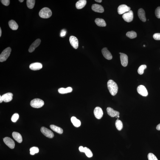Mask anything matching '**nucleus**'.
I'll list each match as a JSON object with an SVG mask.
<instances>
[{"label": "nucleus", "mask_w": 160, "mask_h": 160, "mask_svg": "<svg viewBox=\"0 0 160 160\" xmlns=\"http://www.w3.org/2000/svg\"><path fill=\"white\" fill-rule=\"evenodd\" d=\"M84 153H85L87 156L88 158H91L93 156L92 152L90 149L86 147H84Z\"/></svg>", "instance_id": "nucleus-28"}, {"label": "nucleus", "mask_w": 160, "mask_h": 160, "mask_svg": "<svg viewBox=\"0 0 160 160\" xmlns=\"http://www.w3.org/2000/svg\"><path fill=\"white\" fill-rule=\"evenodd\" d=\"M95 1L96 2L100 3L102 2V0H95Z\"/></svg>", "instance_id": "nucleus-42"}, {"label": "nucleus", "mask_w": 160, "mask_h": 160, "mask_svg": "<svg viewBox=\"0 0 160 160\" xmlns=\"http://www.w3.org/2000/svg\"><path fill=\"white\" fill-rule=\"evenodd\" d=\"M155 14L157 18H160V7L157 8L155 10Z\"/></svg>", "instance_id": "nucleus-35"}, {"label": "nucleus", "mask_w": 160, "mask_h": 160, "mask_svg": "<svg viewBox=\"0 0 160 160\" xmlns=\"http://www.w3.org/2000/svg\"><path fill=\"white\" fill-rule=\"evenodd\" d=\"M79 150L80 152H83L84 151V147L83 146H80L79 147Z\"/></svg>", "instance_id": "nucleus-39"}, {"label": "nucleus", "mask_w": 160, "mask_h": 160, "mask_svg": "<svg viewBox=\"0 0 160 160\" xmlns=\"http://www.w3.org/2000/svg\"><path fill=\"white\" fill-rule=\"evenodd\" d=\"M147 67L146 65H142L139 67L138 69V72L140 75H142L144 73V70Z\"/></svg>", "instance_id": "nucleus-31"}, {"label": "nucleus", "mask_w": 160, "mask_h": 160, "mask_svg": "<svg viewBox=\"0 0 160 160\" xmlns=\"http://www.w3.org/2000/svg\"><path fill=\"white\" fill-rule=\"evenodd\" d=\"M137 91L139 94L143 96H147L148 95V92L145 87L143 85H140L137 88Z\"/></svg>", "instance_id": "nucleus-9"}, {"label": "nucleus", "mask_w": 160, "mask_h": 160, "mask_svg": "<svg viewBox=\"0 0 160 160\" xmlns=\"http://www.w3.org/2000/svg\"><path fill=\"white\" fill-rule=\"evenodd\" d=\"M127 36L130 39H132L136 38L137 37V34L134 31L128 32L127 33Z\"/></svg>", "instance_id": "nucleus-30"}, {"label": "nucleus", "mask_w": 160, "mask_h": 160, "mask_svg": "<svg viewBox=\"0 0 160 160\" xmlns=\"http://www.w3.org/2000/svg\"><path fill=\"white\" fill-rule=\"evenodd\" d=\"M144 47H145V45H144Z\"/></svg>", "instance_id": "nucleus-46"}, {"label": "nucleus", "mask_w": 160, "mask_h": 160, "mask_svg": "<svg viewBox=\"0 0 160 160\" xmlns=\"http://www.w3.org/2000/svg\"><path fill=\"white\" fill-rule=\"evenodd\" d=\"M130 7L125 4H122L119 5L117 11L119 14H122L130 11Z\"/></svg>", "instance_id": "nucleus-7"}, {"label": "nucleus", "mask_w": 160, "mask_h": 160, "mask_svg": "<svg viewBox=\"0 0 160 160\" xmlns=\"http://www.w3.org/2000/svg\"><path fill=\"white\" fill-rule=\"evenodd\" d=\"M120 54V59L121 63L124 67H126L128 64V57L126 54L122 53H119Z\"/></svg>", "instance_id": "nucleus-10"}, {"label": "nucleus", "mask_w": 160, "mask_h": 160, "mask_svg": "<svg viewBox=\"0 0 160 160\" xmlns=\"http://www.w3.org/2000/svg\"><path fill=\"white\" fill-rule=\"evenodd\" d=\"M14 139L19 143H21L22 141V138L21 135L19 133L17 132H14L12 133Z\"/></svg>", "instance_id": "nucleus-20"}, {"label": "nucleus", "mask_w": 160, "mask_h": 160, "mask_svg": "<svg viewBox=\"0 0 160 160\" xmlns=\"http://www.w3.org/2000/svg\"><path fill=\"white\" fill-rule=\"evenodd\" d=\"M41 131L43 134L47 137L52 138L54 137V135L53 133L51 130L46 127H42L41 129Z\"/></svg>", "instance_id": "nucleus-6"}, {"label": "nucleus", "mask_w": 160, "mask_h": 160, "mask_svg": "<svg viewBox=\"0 0 160 160\" xmlns=\"http://www.w3.org/2000/svg\"><path fill=\"white\" fill-rule=\"evenodd\" d=\"M30 105L33 107L39 108L42 107L44 105V102L41 99H35L30 102Z\"/></svg>", "instance_id": "nucleus-4"}, {"label": "nucleus", "mask_w": 160, "mask_h": 160, "mask_svg": "<svg viewBox=\"0 0 160 160\" xmlns=\"http://www.w3.org/2000/svg\"><path fill=\"white\" fill-rule=\"evenodd\" d=\"M1 28H0V37H1Z\"/></svg>", "instance_id": "nucleus-43"}, {"label": "nucleus", "mask_w": 160, "mask_h": 160, "mask_svg": "<svg viewBox=\"0 0 160 160\" xmlns=\"http://www.w3.org/2000/svg\"><path fill=\"white\" fill-rule=\"evenodd\" d=\"M149 160H158L156 156L152 153H149L148 155Z\"/></svg>", "instance_id": "nucleus-34"}, {"label": "nucleus", "mask_w": 160, "mask_h": 160, "mask_svg": "<svg viewBox=\"0 0 160 160\" xmlns=\"http://www.w3.org/2000/svg\"><path fill=\"white\" fill-rule=\"evenodd\" d=\"M3 101V100L2 99V97H1V96H0V103H1Z\"/></svg>", "instance_id": "nucleus-41"}, {"label": "nucleus", "mask_w": 160, "mask_h": 160, "mask_svg": "<svg viewBox=\"0 0 160 160\" xmlns=\"http://www.w3.org/2000/svg\"><path fill=\"white\" fill-rule=\"evenodd\" d=\"M153 38L156 40H160V33H157L154 34Z\"/></svg>", "instance_id": "nucleus-37"}, {"label": "nucleus", "mask_w": 160, "mask_h": 160, "mask_svg": "<svg viewBox=\"0 0 160 160\" xmlns=\"http://www.w3.org/2000/svg\"><path fill=\"white\" fill-rule=\"evenodd\" d=\"M41 40L40 39H38L34 42L31 45L29 49V52L32 53L35 51L36 48L38 47L39 46L41 43Z\"/></svg>", "instance_id": "nucleus-13"}, {"label": "nucleus", "mask_w": 160, "mask_h": 160, "mask_svg": "<svg viewBox=\"0 0 160 160\" xmlns=\"http://www.w3.org/2000/svg\"><path fill=\"white\" fill-rule=\"evenodd\" d=\"M66 31L63 29L61 31V33L60 34V36L62 37H63L65 36L66 35Z\"/></svg>", "instance_id": "nucleus-38"}, {"label": "nucleus", "mask_w": 160, "mask_h": 160, "mask_svg": "<svg viewBox=\"0 0 160 160\" xmlns=\"http://www.w3.org/2000/svg\"><path fill=\"white\" fill-rule=\"evenodd\" d=\"M50 127L51 129L59 134H61L63 133V130L61 128L54 125H51Z\"/></svg>", "instance_id": "nucleus-26"}, {"label": "nucleus", "mask_w": 160, "mask_h": 160, "mask_svg": "<svg viewBox=\"0 0 160 160\" xmlns=\"http://www.w3.org/2000/svg\"><path fill=\"white\" fill-rule=\"evenodd\" d=\"M72 88L71 87H68L66 88H60L58 89V92L60 94H64L71 93L72 91Z\"/></svg>", "instance_id": "nucleus-22"}, {"label": "nucleus", "mask_w": 160, "mask_h": 160, "mask_svg": "<svg viewBox=\"0 0 160 160\" xmlns=\"http://www.w3.org/2000/svg\"><path fill=\"white\" fill-rule=\"evenodd\" d=\"M35 0H27L26 1L27 6L29 8L32 9L35 5Z\"/></svg>", "instance_id": "nucleus-29"}, {"label": "nucleus", "mask_w": 160, "mask_h": 160, "mask_svg": "<svg viewBox=\"0 0 160 160\" xmlns=\"http://www.w3.org/2000/svg\"><path fill=\"white\" fill-rule=\"evenodd\" d=\"M117 117L118 118H119V115H118V116H117Z\"/></svg>", "instance_id": "nucleus-45"}, {"label": "nucleus", "mask_w": 160, "mask_h": 160, "mask_svg": "<svg viewBox=\"0 0 160 160\" xmlns=\"http://www.w3.org/2000/svg\"><path fill=\"white\" fill-rule=\"evenodd\" d=\"M138 15L141 21L143 22H145L146 21L145 12L143 9L140 8L139 9L138 11Z\"/></svg>", "instance_id": "nucleus-19"}, {"label": "nucleus", "mask_w": 160, "mask_h": 160, "mask_svg": "<svg viewBox=\"0 0 160 160\" xmlns=\"http://www.w3.org/2000/svg\"><path fill=\"white\" fill-rule=\"evenodd\" d=\"M11 49L10 47H8L3 51L0 55V61L3 62L6 61L10 55Z\"/></svg>", "instance_id": "nucleus-3"}, {"label": "nucleus", "mask_w": 160, "mask_h": 160, "mask_svg": "<svg viewBox=\"0 0 160 160\" xmlns=\"http://www.w3.org/2000/svg\"><path fill=\"white\" fill-rule=\"evenodd\" d=\"M3 141L4 143L10 149H13L14 148V141L10 138L8 137H5L4 138Z\"/></svg>", "instance_id": "nucleus-8"}, {"label": "nucleus", "mask_w": 160, "mask_h": 160, "mask_svg": "<svg viewBox=\"0 0 160 160\" xmlns=\"http://www.w3.org/2000/svg\"><path fill=\"white\" fill-rule=\"evenodd\" d=\"M95 22L97 26L100 27H105L107 25L105 20L102 18H96L95 20Z\"/></svg>", "instance_id": "nucleus-24"}, {"label": "nucleus", "mask_w": 160, "mask_h": 160, "mask_svg": "<svg viewBox=\"0 0 160 160\" xmlns=\"http://www.w3.org/2000/svg\"><path fill=\"white\" fill-rule=\"evenodd\" d=\"M13 95L11 93H8L5 94L1 96L3 101L5 102H9L11 101L13 99Z\"/></svg>", "instance_id": "nucleus-17"}, {"label": "nucleus", "mask_w": 160, "mask_h": 160, "mask_svg": "<svg viewBox=\"0 0 160 160\" xmlns=\"http://www.w3.org/2000/svg\"><path fill=\"white\" fill-rule=\"evenodd\" d=\"M42 67L43 65L42 63L38 62L33 63L29 66L30 69L34 71L39 70Z\"/></svg>", "instance_id": "nucleus-16"}, {"label": "nucleus", "mask_w": 160, "mask_h": 160, "mask_svg": "<svg viewBox=\"0 0 160 160\" xmlns=\"http://www.w3.org/2000/svg\"><path fill=\"white\" fill-rule=\"evenodd\" d=\"M102 53L103 55L105 58L108 60L111 59L112 56L111 54L107 48H104L102 50Z\"/></svg>", "instance_id": "nucleus-14"}, {"label": "nucleus", "mask_w": 160, "mask_h": 160, "mask_svg": "<svg viewBox=\"0 0 160 160\" xmlns=\"http://www.w3.org/2000/svg\"><path fill=\"white\" fill-rule=\"evenodd\" d=\"M30 154L32 155H34L36 153H39V149L38 147H33L30 149Z\"/></svg>", "instance_id": "nucleus-32"}, {"label": "nucleus", "mask_w": 160, "mask_h": 160, "mask_svg": "<svg viewBox=\"0 0 160 160\" xmlns=\"http://www.w3.org/2000/svg\"><path fill=\"white\" fill-rule=\"evenodd\" d=\"M86 3L87 1L86 0H80L76 3V7L78 9L83 8L86 5Z\"/></svg>", "instance_id": "nucleus-21"}, {"label": "nucleus", "mask_w": 160, "mask_h": 160, "mask_svg": "<svg viewBox=\"0 0 160 160\" xmlns=\"http://www.w3.org/2000/svg\"><path fill=\"white\" fill-rule=\"evenodd\" d=\"M92 9L94 11L97 13H103L104 11V7L99 4H93L92 6Z\"/></svg>", "instance_id": "nucleus-15"}, {"label": "nucleus", "mask_w": 160, "mask_h": 160, "mask_svg": "<svg viewBox=\"0 0 160 160\" xmlns=\"http://www.w3.org/2000/svg\"><path fill=\"white\" fill-rule=\"evenodd\" d=\"M19 1L20 2H22L24 1V0H19Z\"/></svg>", "instance_id": "nucleus-44"}, {"label": "nucleus", "mask_w": 160, "mask_h": 160, "mask_svg": "<svg viewBox=\"0 0 160 160\" xmlns=\"http://www.w3.org/2000/svg\"><path fill=\"white\" fill-rule=\"evenodd\" d=\"M156 129L158 130H160V123L157 126Z\"/></svg>", "instance_id": "nucleus-40"}, {"label": "nucleus", "mask_w": 160, "mask_h": 160, "mask_svg": "<svg viewBox=\"0 0 160 160\" xmlns=\"http://www.w3.org/2000/svg\"><path fill=\"white\" fill-rule=\"evenodd\" d=\"M122 18L127 22H131L133 21V14L132 11L130 10V11L122 15Z\"/></svg>", "instance_id": "nucleus-5"}, {"label": "nucleus", "mask_w": 160, "mask_h": 160, "mask_svg": "<svg viewBox=\"0 0 160 160\" xmlns=\"http://www.w3.org/2000/svg\"><path fill=\"white\" fill-rule=\"evenodd\" d=\"M39 16L43 18H50L52 15V12L50 9L48 7H44L40 11L39 13Z\"/></svg>", "instance_id": "nucleus-2"}, {"label": "nucleus", "mask_w": 160, "mask_h": 160, "mask_svg": "<svg viewBox=\"0 0 160 160\" xmlns=\"http://www.w3.org/2000/svg\"><path fill=\"white\" fill-rule=\"evenodd\" d=\"M107 110L108 115L111 117H115L119 115V113L118 111H115L110 107L107 108Z\"/></svg>", "instance_id": "nucleus-18"}, {"label": "nucleus", "mask_w": 160, "mask_h": 160, "mask_svg": "<svg viewBox=\"0 0 160 160\" xmlns=\"http://www.w3.org/2000/svg\"><path fill=\"white\" fill-rule=\"evenodd\" d=\"M115 126L117 129L120 131L121 130L123 127L122 122L119 119H117L115 122Z\"/></svg>", "instance_id": "nucleus-27"}, {"label": "nucleus", "mask_w": 160, "mask_h": 160, "mask_svg": "<svg viewBox=\"0 0 160 160\" xmlns=\"http://www.w3.org/2000/svg\"><path fill=\"white\" fill-rule=\"evenodd\" d=\"M108 89L112 95L114 96L117 94L118 86L117 84L112 80L108 81L107 84Z\"/></svg>", "instance_id": "nucleus-1"}, {"label": "nucleus", "mask_w": 160, "mask_h": 160, "mask_svg": "<svg viewBox=\"0 0 160 160\" xmlns=\"http://www.w3.org/2000/svg\"><path fill=\"white\" fill-rule=\"evenodd\" d=\"M71 121L74 126L78 128V127L80 126L81 123L80 121L77 119L75 117L72 116L71 117Z\"/></svg>", "instance_id": "nucleus-25"}, {"label": "nucleus", "mask_w": 160, "mask_h": 160, "mask_svg": "<svg viewBox=\"0 0 160 160\" xmlns=\"http://www.w3.org/2000/svg\"><path fill=\"white\" fill-rule=\"evenodd\" d=\"M19 115L18 113H15L12 116L11 120L14 122H16L19 118Z\"/></svg>", "instance_id": "nucleus-33"}, {"label": "nucleus", "mask_w": 160, "mask_h": 160, "mask_svg": "<svg viewBox=\"0 0 160 160\" xmlns=\"http://www.w3.org/2000/svg\"><path fill=\"white\" fill-rule=\"evenodd\" d=\"M69 41L70 44L74 49H77L78 47V41L76 37L71 36L69 38Z\"/></svg>", "instance_id": "nucleus-12"}, {"label": "nucleus", "mask_w": 160, "mask_h": 160, "mask_svg": "<svg viewBox=\"0 0 160 160\" xmlns=\"http://www.w3.org/2000/svg\"><path fill=\"white\" fill-rule=\"evenodd\" d=\"M95 116L96 118L100 119L103 115V112L102 108L99 107H96L94 111Z\"/></svg>", "instance_id": "nucleus-11"}, {"label": "nucleus", "mask_w": 160, "mask_h": 160, "mask_svg": "<svg viewBox=\"0 0 160 160\" xmlns=\"http://www.w3.org/2000/svg\"><path fill=\"white\" fill-rule=\"evenodd\" d=\"M9 27L11 29L13 30H17L18 28V26L15 21L13 20H10L8 22Z\"/></svg>", "instance_id": "nucleus-23"}, {"label": "nucleus", "mask_w": 160, "mask_h": 160, "mask_svg": "<svg viewBox=\"0 0 160 160\" xmlns=\"http://www.w3.org/2000/svg\"><path fill=\"white\" fill-rule=\"evenodd\" d=\"M1 1L3 5L6 6H8L10 3V0H1Z\"/></svg>", "instance_id": "nucleus-36"}]
</instances>
